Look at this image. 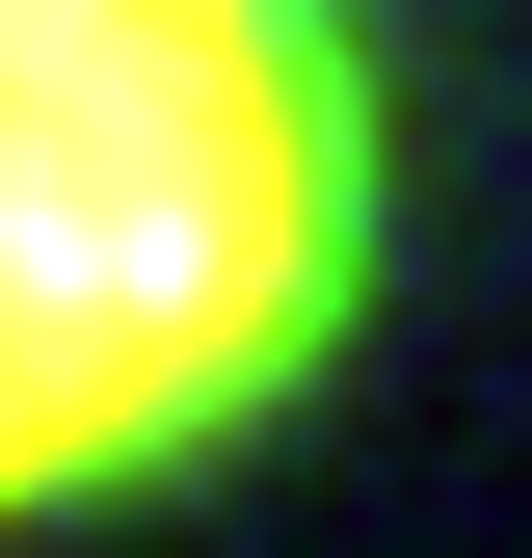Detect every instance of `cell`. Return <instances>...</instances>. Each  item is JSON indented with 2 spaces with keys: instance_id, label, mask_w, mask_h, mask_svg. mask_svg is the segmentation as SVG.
I'll return each instance as SVG.
<instances>
[{
  "instance_id": "1",
  "label": "cell",
  "mask_w": 532,
  "mask_h": 558,
  "mask_svg": "<svg viewBox=\"0 0 532 558\" xmlns=\"http://www.w3.org/2000/svg\"><path fill=\"white\" fill-rule=\"evenodd\" d=\"M373 319V0H0V532L266 452Z\"/></svg>"
}]
</instances>
